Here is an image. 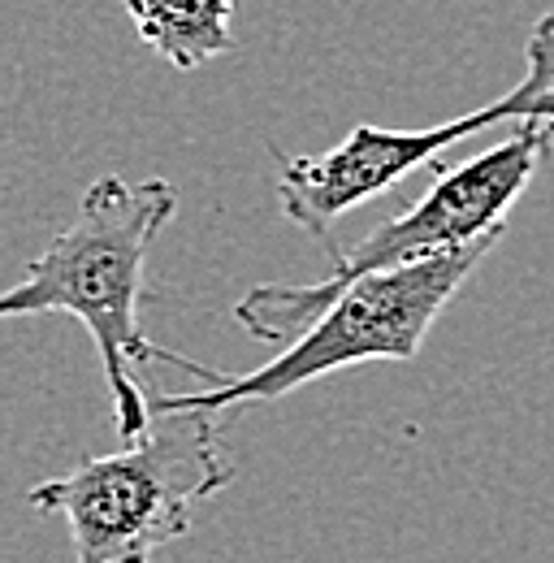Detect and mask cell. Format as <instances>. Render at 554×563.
<instances>
[{"label":"cell","mask_w":554,"mask_h":563,"mask_svg":"<svg viewBox=\"0 0 554 563\" xmlns=\"http://www.w3.org/2000/svg\"><path fill=\"white\" fill-rule=\"evenodd\" d=\"M498 239H485L459 252L408 261L381 274H364L346 290H339L325 312L295 339L286 343L277 360L243 373V377H221L208 390L191 395H156L152 408H204V412H239L243 404H269L286 399L308 382H321L339 368L373 364V360H395L408 364L424 352L429 330L437 325L442 308L459 295V286L473 278V269L489 256Z\"/></svg>","instance_id":"277c9868"},{"label":"cell","mask_w":554,"mask_h":563,"mask_svg":"<svg viewBox=\"0 0 554 563\" xmlns=\"http://www.w3.org/2000/svg\"><path fill=\"white\" fill-rule=\"evenodd\" d=\"M174 212L178 187L169 178L126 183L118 174H104L82 191L74 221L26 265V278L0 299L4 317L62 312L87 325L113 395V421L122 442L143 438V429L152 424V404L138 390V364L165 360L208 382L225 377L187 355L160 352L138 334L143 261Z\"/></svg>","instance_id":"6da1fadb"},{"label":"cell","mask_w":554,"mask_h":563,"mask_svg":"<svg viewBox=\"0 0 554 563\" xmlns=\"http://www.w3.org/2000/svg\"><path fill=\"white\" fill-rule=\"evenodd\" d=\"M524 78L481 109L451 118L433 131L355 126L343 143L317 156H277V205L286 221L321 239L334 256V221L399 187L408 174L433 165L446 147L473 140L489 126H516L524 118H554V9H546L524 44Z\"/></svg>","instance_id":"5b68a950"},{"label":"cell","mask_w":554,"mask_h":563,"mask_svg":"<svg viewBox=\"0 0 554 563\" xmlns=\"http://www.w3.org/2000/svg\"><path fill=\"white\" fill-rule=\"evenodd\" d=\"M554 147V118H524L511 135L459 165H442L433 187L412 209L395 212L355 247L330 261V274L308 286L265 282L234 303V321L261 343H295L325 303L364 274H381L408 261L459 252L485 239H502L507 212L520 205Z\"/></svg>","instance_id":"3957f363"},{"label":"cell","mask_w":554,"mask_h":563,"mask_svg":"<svg viewBox=\"0 0 554 563\" xmlns=\"http://www.w3.org/2000/svg\"><path fill=\"white\" fill-rule=\"evenodd\" d=\"M239 0H126L138 40L174 70H196L234 48Z\"/></svg>","instance_id":"8992f818"},{"label":"cell","mask_w":554,"mask_h":563,"mask_svg":"<svg viewBox=\"0 0 554 563\" xmlns=\"http://www.w3.org/2000/svg\"><path fill=\"white\" fill-rule=\"evenodd\" d=\"M234 482L225 424L204 408H152L143 438L26 494L62 516L78 563H152L191 533L196 507Z\"/></svg>","instance_id":"7a4b0ae2"}]
</instances>
